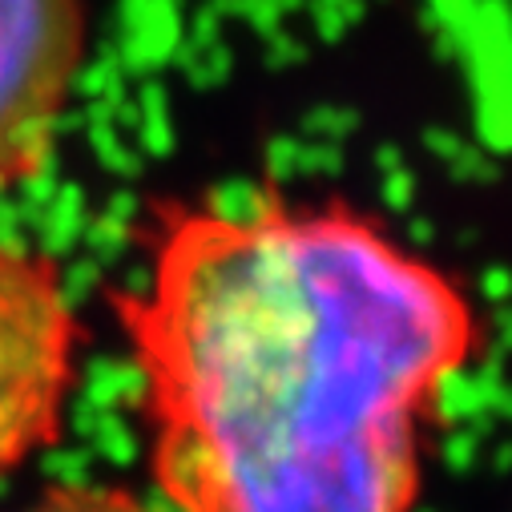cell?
I'll return each mask as SVG.
<instances>
[{"label": "cell", "instance_id": "obj_3", "mask_svg": "<svg viewBox=\"0 0 512 512\" xmlns=\"http://www.w3.org/2000/svg\"><path fill=\"white\" fill-rule=\"evenodd\" d=\"M81 57V0H0V190L45 166Z\"/></svg>", "mask_w": 512, "mask_h": 512}, {"label": "cell", "instance_id": "obj_1", "mask_svg": "<svg viewBox=\"0 0 512 512\" xmlns=\"http://www.w3.org/2000/svg\"><path fill=\"white\" fill-rule=\"evenodd\" d=\"M113 311L174 512H412L480 343L460 283L343 202H158Z\"/></svg>", "mask_w": 512, "mask_h": 512}, {"label": "cell", "instance_id": "obj_2", "mask_svg": "<svg viewBox=\"0 0 512 512\" xmlns=\"http://www.w3.org/2000/svg\"><path fill=\"white\" fill-rule=\"evenodd\" d=\"M77 339L61 271L45 254L0 246V480L57 440Z\"/></svg>", "mask_w": 512, "mask_h": 512}, {"label": "cell", "instance_id": "obj_4", "mask_svg": "<svg viewBox=\"0 0 512 512\" xmlns=\"http://www.w3.org/2000/svg\"><path fill=\"white\" fill-rule=\"evenodd\" d=\"M21 512H158L134 492L121 488H101V484H61L49 488L41 500H33Z\"/></svg>", "mask_w": 512, "mask_h": 512}]
</instances>
